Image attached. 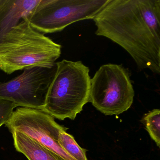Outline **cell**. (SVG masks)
Returning <instances> with one entry per match:
<instances>
[{"mask_svg":"<svg viewBox=\"0 0 160 160\" xmlns=\"http://www.w3.org/2000/svg\"><path fill=\"white\" fill-rule=\"evenodd\" d=\"M95 34L125 49L140 70L160 73V0H109L93 19Z\"/></svg>","mask_w":160,"mask_h":160,"instance_id":"obj_1","label":"cell"},{"mask_svg":"<svg viewBox=\"0 0 160 160\" xmlns=\"http://www.w3.org/2000/svg\"><path fill=\"white\" fill-rule=\"evenodd\" d=\"M62 47L23 18L0 42V70L7 74L33 67L52 68Z\"/></svg>","mask_w":160,"mask_h":160,"instance_id":"obj_2","label":"cell"},{"mask_svg":"<svg viewBox=\"0 0 160 160\" xmlns=\"http://www.w3.org/2000/svg\"><path fill=\"white\" fill-rule=\"evenodd\" d=\"M56 64L42 110L60 120H74L89 102V69L81 61L64 59Z\"/></svg>","mask_w":160,"mask_h":160,"instance_id":"obj_3","label":"cell"},{"mask_svg":"<svg viewBox=\"0 0 160 160\" xmlns=\"http://www.w3.org/2000/svg\"><path fill=\"white\" fill-rule=\"evenodd\" d=\"M135 93L128 69L122 65H102L91 79L89 102L105 115H118L127 111Z\"/></svg>","mask_w":160,"mask_h":160,"instance_id":"obj_4","label":"cell"},{"mask_svg":"<svg viewBox=\"0 0 160 160\" xmlns=\"http://www.w3.org/2000/svg\"><path fill=\"white\" fill-rule=\"evenodd\" d=\"M109 0H41L28 18L37 31L52 33L71 24L93 19Z\"/></svg>","mask_w":160,"mask_h":160,"instance_id":"obj_5","label":"cell"},{"mask_svg":"<svg viewBox=\"0 0 160 160\" xmlns=\"http://www.w3.org/2000/svg\"><path fill=\"white\" fill-rule=\"evenodd\" d=\"M10 132L20 131L54 153L60 160H75L58 142L59 134L68 129L55 121L43 110L31 108H18L5 122Z\"/></svg>","mask_w":160,"mask_h":160,"instance_id":"obj_6","label":"cell"},{"mask_svg":"<svg viewBox=\"0 0 160 160\" xmlns=\"http://www.w3.org/2000/svg\"><path fill=\"white\" fill-rule=\"evenodd\" d=\"M56 71V64L52 68L25 69L16 78L0 83V100L11 101L18 107L42 109L48 88Z\"/></svg>","mask_w":160,"mask_h":160,"instance_id":"obj_7","label":"cell"},{"mask_svg":"<svg viewBox=\"0 0 160 160\" xmlns=\"http://www.w3.org/2000/svg\"><path fill=\"white\" fill-rule=\"evenodd\" d=\"M41 0H0V42L23 18H28Z\"/></svg>","mask_w":160,"mask_h":160,"instance_id":"obj_8","label":"cell"},{"mask_svg":"<svg viewBox=\"0 0 160 160\" xmlns=\"http://www.w3.org/2000/svg\"><path fill=\"white\" fill-rule=\"evenodd\" d=\"M14 145L29 160H60L54 153L20 131H11Z\"/></svg>","mask_w":160,"mask_h":160,"instance_id":"obj_9","label":"cell"},{"mask_svg":"<svg viewBox=\"0 0 160 160\" xmlns=\"http://www.w3.org/2000/svg\"><path fill=\"white\" fill-rule=\"evenodd\" d=\"M58 142L63 149L75 160H88L86 155L87 150L81 148L73 136L68 133L66 130H63L60 133Z\"/></svg>","mask_w":160,"mask_h":160,"instance_id":"obj_10","label":"cell"},{"mask_svg":"<svg viewBox=\"0 0 160 160\" xmlns=\"http://www.w3.org/2000/svg\"><path fill=\"white\" fill-rule=\"evenodd\" d=\"M147 131L158 147H160V110L154 109L144 118Z\"/></svg>","mask_w":160,"mask_h":160,"instance_id":"obj_11","label":"cell"},{"mask_svg":"<svg viewBox=\"0 0 160 160\" xmlns=\"http://www.w3.org/2000/svg\"><path fill=\"white\" fill-rule=\"evenodd\" d=\"M18 106L13 102L0 100V127L8 121Z\"/></svg>","mask_w":160,"mask_h":160,"instance_id":"obj_12","label":"cell"}]
</instances>
